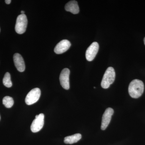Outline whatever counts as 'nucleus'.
<instances>
[{"label":"nucleus","mask_w":145,"mask_h":145,"mask_svg":"<svg viewBox=\"0 0 145 145\" xmlns=\"http://www.w3.org/2000/svg\"><path fill=\"white\" fill-rule=\"evenodd\" d=\"M144 86L142 81L135 79L130 83L128 91L130 96L134 99H137L142 96L144 92Z\"/></svg>","instance_id":"1"},{"label":"nucleus","mask_w":145,"mask_h":145,"mask_svg":"<svg viewBox=\"0 0 145 145\" xmlns=\"http://www.w3.org/2000/svg\"><path fill=\"white\" fill-rule=\"evenodd\" d=\"M115 71L112 67H109L106 71L101 82V85L104 89H107L114 82L115 79Z\"/></svg>","instance_id":"2"},{"label":"nucleus","mask_w":145,"mask_h":145,"mask_svg":"<svg viewBox=\"0 0 145 145\" xmlns=\"http://www.w3.org/2000/svg\"><path fill=\"white\" fill-rule=\"evenodd\" d=\"M27 25V20L26 15L21 14L18 16L16 20L15 30L18 34H24L26 31Z\"/></svg>","instance_id":"3"},{"label":"nucleus","mask_w":145,"mask_h":145,"mask_svg":"<svg viewBox=\"0 0 145 145\" xmlns=\"http://www.w3.org/2000/svg\"><path fill=\"white\" fill-rule=\"evenodd\" d=\"M41 95V91L39 88L31 89L26 96L25 102L28 105H33L39 101Z\"/></svg>","instance_id":"4"},{"label":"nucleus","mask_w":145,"mask_h":145,"mask_svg":"<svg viewBox=\"0 0 145 145\" xmlns=\"http://www.w3.org/2000/svg\"><path fill=\"white\" fill-rule=\"evenodd\" d=\"M44 115L42 113L39 114V116L35 117L31 125V130L32 132H39L42 128L44 125Z\"/></svg>","instance_id":"5"},{"label":"nucleus","mask_w":145,"mask_h":145,"mask_svg":"<svg viewBox=\"0 0 145 145\" xmlns=\"http://www.w3.org/2000/svg\"><path fill=\"white\" fill-rule=\"evenodd\" d=\"M70 71L67 68L64 69L60 74L59 80L61 86L65 89L68 90L70 88L69 75Z\"/></svg>","instance_id":"6"},{"label":"nucleus","mask_w":145,"mask_h":145,"mask_svg":"<svg viewBox=\"0 0 145 145\" xmlns=\"http://www.w3.org/2000/svg\"><path fill=\"white\" fill-rule=\"evenodd\" d=\"M99 46L97 42H93L87 49L86 57L87 61H93L99 51Z\"/></svg>","instance_id":"7"},{"label":"nucleus","mask_w":145,"mask_h":145,"mask_svg":"<svg viewBox=\"0 0 145 145\" xmlns=\"http://www.w3.org/2000/svg\"><path fill=\"white\" fill-rule=\"evenodd\" d=\"M114 113V110L111 108H108L106 110L102 117L101 129L103 130L106 129L111 121L112 116Z\"/></svg>","instance_id":"8"},{"label":"nucleus","mask_w":145,"mask_h":145,"mask_svg":"<svg viewBox=\"0 0 145 145\" xmlns=\"http://www.w3.org/2000/svg\"><path fill=\"white\" fill-rule=\"evenodd\" d=\"M71 44L67 40H63L58 43L54 48V52L57 54L64 53L70 48Z\"/></svg>","instance_id":"9"},{"label":"nucleus","mask_w":145,"mask_h":145,"mask_svg":"<svg viewBox=\"0 0 145 145\" xmlns=\"http://www.w3.org/2000/svg\"><path fill=\"white\" fill-rule=\"evenodd\" d=\"M13 61L14 64L18 71L22 72L25 69V64L23 58L19 53H16L13 55Z\"/></svg>","instance_id":"10"},{"label":"nucleus","mask_w":145,"mask_h":145,"mask_svg":"<svg viewBox=\"0 0 145 145\" xmlns=\"http://www.w3.org/2000/svg\"><path fill=\"white\" fill-rule=\"evenodd\" d=\"M65 8L66 11L71 12L72 14H78L80 11L78 2L76 1H71L69 2L66 4Z\"/></svg>","instance_id":"11"},{"label":"nucleus","mask_w":145,"mask_h":145,"mask_svg":"<svg viewBox=\"0 0 145 145\" xmlns=\"http://www.w3.org/2000/svg\"><path fill=\"white\" fill-rule=\"evenodd\" d=\"M82 138V135L80 133H76L71 136H67L64 139V143L66 144H71L77 142Z\"/></svg>","instance_id":"12"},{"label":"nucleus","mask_w":145,"mask_h":145,"mask_svg":"<svg viewBox=\"0 0 145 145\" xmlns=\"http://www.w3.org/2000/svg\"><path fill=\"white\" fill-rule=\"evenodd\" d=\"M3 103L7 108H10L14 104L13 98L10 96H6L3 100Z\"/></svg>","instance_id":"13"},{"label":"nucleus","mask_w":145,"mask_h":145,"mask_svg":"<svg viewBox=\"0 0 145 145\" xmlns=\"http://www.w3.org/2000/svg\"><path fill=\"white\" fill-rule=\"evenodd\" d=\"M3 84L6 87L10 88L12 86V83L10 79V75L9 72H7L5 75L3 79Z\"/></svg>","instance_id":"14"},{"label":"nucleus","mask_w":145,"mask_h":145,"mask_svg":"<svg viewBox=\"0 0 145 145\" xmlns=\"http://www.w3.org/2000/svg\"><path fill=\"white\" fill-rule=\"evenodd\" d=\"M11 1L10 0H6L5 1V2L7 4H9L11 3Z\"/></svg>","instance_id":"15"},{"label":"nucleus","mask_w":145,"mask_h":145,"mask_svg":"<svg viewBox=\"0 0 145 145\" xmlns=\"http://www.w3.org/2000/svg\"><path fill=\"white\" fill-rule=\"evenodd\" d=\"M25 12L24 11H23V10H22V11H21V14H25Z\"/></svg>","instance_id":"16"},{"label":"nucleus","mask_w":145,"mask_h":145,"mask_svg":"<svg viewBox=\"0 0 145 145\" xmlns=\"http://www.w3.org/2000/svg\"><path fill=\"white\" fill-rule=\"evenodd\" d=\"M144 44L145 45V37L144 39Z\"/></svg>","instance_id":"17"},{"label":"nucleus","mask_w":145,"mask_h":145,"mask_svg":"<svg viewBox=\"0 0 145 145\" xmlns=\"http://www.w3.org/2000/svg\"><path fill=\"white\" fill-rule=\"evenodd\" d=\"M0 119H1V117H0Z\"/></svg>","instance_id":"18"}]
</instances>
